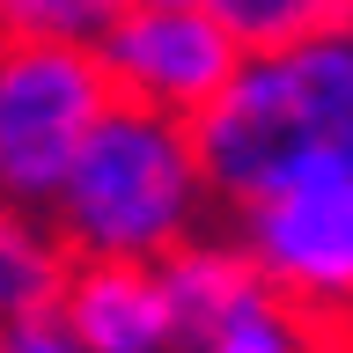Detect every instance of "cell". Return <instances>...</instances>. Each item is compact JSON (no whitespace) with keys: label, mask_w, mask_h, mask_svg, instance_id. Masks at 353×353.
<instances>
[{"label":"cell","mask_w":353,"mask_h":353,"mask_svg":"<svg viewBox=\"0 0 353 353\" xmlns=\"http://www.w3.org/2000/svg\"><path fill=\"white\" fill-rule=\"evenodd\" d=\"M206 170H199L192 125L140 103H110L88 125L81 154L66 162L59 192L44 206V228L66 258H170L184 236L206 228Z\"/></svg>","instance_id":"cell-1"},{"label":"cell","mask_w":353,"mask_h":353,"mask_svg":"<svg viewBox=\"0 0 353 353\" xmlns=\"http://www.w3.org/2000/svg\"><path fill=\"white\" fill-rule=\"evenodd\" d=\"M103 110L110 81L88 44L0 37V199L44 214Z\"/></svg>","instance_id":"cell-2"},{"label":"cell","mask_w":353,"mask_h":353,"mask_svg":"<svg viewBox=\"0 0 353 353\" xmlns=\"http://www.w3.org/2000/svg\"><path fill=\"white\" fill-rule=\"evenodd\" d=\"M236 243L258 280L302 316L346 331L353 324V176L302 170L265 199L236 206Z\"/></svg>","instance_id":"cell-3"},{"label":"cell","mask_w":353,"mask_h":353,"mask_svg":"<svg viewBox=\"0 0 353 353\" xmlns=\"http://www.w3.org/2000/svg\"><path fill=\"white\" fill-rule=\"evenodd\" d=\"M88 52H96V66L110 81V103H140V110H162V118H184V125L214 103L228 88V74L243 66L236 37L199 0L118 8L88 37Z\"/></svg>","instance_id":"cell-4"},{"label":"cell","mask_w":353,"mask_h":353,"mask_svg":"<svg viewBox=\"0 0 353 353\" xmlns=\"http://www.w3.org/2000/svg\"><path fill=\"white\" fill-rule=\"evenodd\" d=\"M66 331L88 353H176V316L162 294V272L140 258H66V280L52 294Z\"/></svg>","instance_id":"cell-5"},{"label":"cell","mask_w":353,"mask_h":353,"mask_svg":"<svg viewBox=\"0 0 353 353\" xmlns=\"http://www.w3.org/2000/svg\"><path fill=\"white\" fill-rule=\"evenodd\" d=\"M287 96H294V125L316 170H346L353 176V30L287 44Z\"/></svg>","instance_id":"cell-6"},{"label":"cell","mask_w":353,"mask_h":353,"mask_svg":"<svg viewBox=\"0 0 353 353\" xmlns=\"http://www.w3.org/2000/svg\"><path fill=\"white\" fill-rule=\"evenodd\" d=\"M154 272H162V294H170V316H176V339L192 346L199 331H214L228 309L243 302V294H258V265L243 258L236 236H184L170 250V258H154Z\"/></svg>","instance_id":"cell-7"},{"label":"cell","mask_w":353,"mask_h":353,"mask_svg":"<svg viewBox=\"0 0 353 353\" xmlns=\"http://www.w3.org/2000/svg\"><path fill=\"white\" fill-rule=\"evenodd\" d=\"M192 353H331V324H316L294 302H280L272 287H258L214 331H199Z\"/></svg>","instance_id":"cell-8"},{"label":"cell","mask_w":353,"mask_h":353,"mask_svg":"<svg viewBox=\"0 0 353 353\" xmlns=\"http://www.w3.org/2000/svg\"><path fill=\"white\" fill-rule=\"evenodd\" d=\"M59 280H66V250H59V236L44 228V214L0 199V316L52 309Z\"/></svg>","instance_id":"cell-9"},{"label":"cell","mask_w":353,"mask_h":353,"mask_svg":"<svg viewBox=\"0 0 353 353\" xmlns=\"http://www.w3.org/2000/svg\"><path fill=\"white\" fill-rule=\"evenodd\" d=\"M206 15L236 37V52H287V44L346 30V0H199Z\"/></svg>","instance_id":"cell-10"},{"label":"cell","mask_w":353,"mask_h":353,"mask_svg":"<svg viewBox=\"0 0 353 353\" xmlns=\"http://www.w3.org/2000/svg\"><path fill=\"white\" fill-rule=\"evenodd\" d=\"M118 15V0H0V37H59L88 44Z\"/></svg>","instance_id":"cell-11"},{"label":"cell","mask_w":353,"mask_h":353,"mask_svg":"<svg viewBox=\"0 0 353 353\" xmlns=\"http://www.w3.org/2000/svg\"><path fill=\"white\" fill-rule=\"evenodd\" d=\"M0 353H88V346L66 331L59 309H22V316H0Z\"/></svg>","instance_id":"cell-12"},{"label":"cell","mask_w":353,"mask_h":353,"mask_svg":"<svg viewBox=\"0 0 353 353\" xmlns=\"http://www.w3.org/2000/svg\"><path fill=\"white\" fill-rule=\"evenodd\" d=\"M331 353H353V331H331Z\"/></svg>","instance_id":"cell-13"},{"label":"cell","mask_w":353,"mask_h":353,"mask_svg":"<svg viewBox=\"0 0 353 353\" xmlns=\"http://www.w3.org/2000/svg\"><path fill=\"white\" fill-rule=\"evenodd\" d=\"M118 8H148V0H118Z\"/></svg>","instance_id":"cell-14"},{"label":"cell","mask_w":353,"mask_h":353,"mask_svg":"<svg viewBox=\"0 0 353 353\" xmlns=\"http://www.w3.org/2000/svg\"><path fill=\"white\" fill-rule=\"evenodd\" d=\"M346 30H353V0H346Z\"/></svg>","instance_id":"cell-15"}]
</instances>
